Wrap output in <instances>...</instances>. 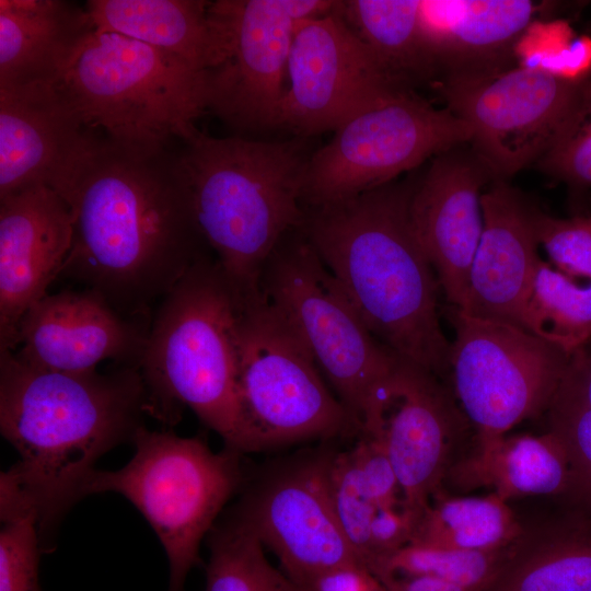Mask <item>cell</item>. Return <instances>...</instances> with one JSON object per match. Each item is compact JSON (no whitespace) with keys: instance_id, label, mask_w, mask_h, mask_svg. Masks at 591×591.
I'll use <instances>...</instances> for the list:
<instances>
[{"instance_id":"cell-1","label":"cell","mask_w":591,"mask_h":591,"mask_svg":"<svg viewBox=\"0 0 591 591\" xmlns=\"http://www.w3.org/2000/svg\"><path fill=\"white\" fill-rule=\"evenodd\" d=\"M72 245L59 277L143 320L206 254L169 153L138 154L99 138L62 197Z\"/></svg>"},{"instance_id":"cell-2","label":"cell","mask_w":591,"mask_h":591,"mask_svg":"<svg viewBox=\"0 0 591 591\" xmlns=\"http://www.w3.org/2000/svg\"><path fill=\"white\" fill-rule=\"evenodd\" d=\"M148 414L138 366L107 373L27 366L0 350V431L19 461L0 478L1 522L33 513L43 551L80 499L96 461L132 441Z\"/></svg>"},{"instance_id":"cell-3","label":"cell","mask_w":591,"mask_h":591,"mask_svg":"<svg viewBox=\"0 0 591 591\" xmlns=\"http://www.w3.org/2000/svg\"><path fill=\"white\" fill-rule=\"evenodd\" d=\"M414 184L304 207L301 230L373 336L444 381L451 341L440 322L441 288L410 219Z\"/></svg>"},{"instance_id":"cell-4","label":"cell","mask_w":591,"mask_h":591,"mask_svg":"<svg viewBox=\"0 0 591 591\" xmlns=\"http://www.w3.org/2000/svg\"><path fill=\"white\" fill-rule=\"evenodd\" d=\"M183 143L172 164L196 228L237 296L256 299L269 257L303 225L312 153L301 139L217 138L199 129Z\"/></svg>"},{"instance_id":"cell-5","label":"cell","mask_w":591,"mask_h":591,"mask_svg":"<svg viewBox=\"0 0 591 591\" xmlns=\"http://www.w3.org/2000/svg\"><path fill=\"white\" fill-rule=\"evenodd\" d=\"M240 299L217 259L202 256L159 303L139 369L149 415L174 424L187 406L225 448L245 453L236 387Z\"/></svg>"},{"instance_id":"cell-6","label":"cell","mask_w":591,"mask_h":591,"mask_svg":"<svg viewBox=\"0 0 591 591\" xmlns=\"http://www.w3.org/2000/svg\"><path fill=\"white\" fill-rule=\"evenodd\" d=\"M85 127L131 152L157 157L198 129L207 111L201 72L120 34L92 30L54 80Z\"/></svg>"},{"instance_id":"cell-7","label":"cell","mask_w":591,"mask_h":591,"mask_svg":"<svg viewBox=\"0 0 591 591\" xmlns=\"http://www.w3.org/2000/svg\"><path fill=\"white\" fill-rule=\"evenodd\" d=\"M135 453L117 471L95 470L84 497L113 491L128 499L158 535L170 564L167 591H183L199 564L200 544L232 496L243 487L241 452H213L199 437L152 431L143 425Z\"/></svg>"},{"instance_id":"cell-8","label":"cell","mask_w":591,"mask_h":591,"mask_svg":"<svg viewBox=\"0 0 591 591\" xmlns=\"http://www.w3.org/2000/svg\"><path fill=\"white\" fill-rule=\"evenodd\" d=\"M236 387L245 453L359 433L310 351L263 293L240 301Z\"/></svg>"},{"instance_id":"cell-9","label":"cell","mask_w":591,"mask_h":591,"mask_svg":"<svg viewBox=\"0 0 591 591\" xmlns=\"http://www.w3.org/2000/svg\"><path fill=\"white\" fill-rule=\"evenodd\" d=\"M260 290L310 351L360 431L399 355L373 336L301 229L269 257Z\"/></svg>"},{"instance_id":"cell-10","label":"cell","mask_w":591,"mask_h":591,"mask_svg":"<svg viewBox=\"0 0 591 591\" xmlns=\"http://www.w3.org/2000/svg\"><path fill=\"white\" fill-rule=\"evenodd\" d=\"M334 7V0L209 1L207 111L239 131L276 128L294 31Z\"/></svg>"},{"instance_id":"cell-11","label":"cell","mask_w":591,"mask_h":591,"mask_svg":"<svg viewBox=\"0 0 591 591\" xmlns=\"http://www.w3.org/2000/svg\"><path fill=\"white\" fill-rule=\"evenodd\" d=\"M439 89L497 179L537 162L591 120V72L572 79L522 65L488 78L442 81Z\"/></svg>"},{"instance_id":"cell-12","label":"cell","mask_w":591,"mask_h":591,"mask_svg":"<svg viewBox=\"0 0 591 591\" xmlns=\"http://www.w3.org/2000/svg\"><path fill=\"white\" fill-rule=\"evenodd\" d=\"M468 125L414 91L359 112L308 162L304 207L350 198L392 183L431 157L471 141Z\"/></svg>"},{"instance_id":"cell-13","label":"cell","mask_w":591,"mask_h":591,"mask_svg":"<svg viewBox=\"0 0 591 591\" xmlns=\"http://www.w3.org/2000/svg\"><path fill=\"white\" fill-rule=\"evenodd\" d=\"M445 312L455 334L448 380L479 445L548 409L568 354L523 328L477 318L452 305Z\"/></svg>"},{"instance_id":"cell-14","label":"cell","mask_w":591,"mask_h":591,"mask_svg":"<svg viewBox=\"0 0 591 591\" xmlns=\"http://www.w3.org/2000/svg\"><path fill=\"white\" fill-rule=\"evenodd\" d=\"M334 451L323 445L273 465L247 486L231 513L304 591L329 571L364 566L332 503L328 466Z\"/></svg>"},{"instance_id":"cell-15","label":"cell","mask_w":591,"mask_h":591,"mask_svg":"<svg viewBox=\"0 0 591 591\" xmlns=\"http://www.w3.org/2000/svg\"><path fill=\"white\" fill-rule=\"evenodd\" d=\"M300 23L277 127L301 137L334 131L359 112L403 91L343 19L339 8Z\"/></svg>"},{"instance_id":"cell-16","label":"cell","mask_w":591,"mask_h":591,"mask_svg":"<svg viewBox=\"0 0 591 591\" xmlns=\"http://www.w3.org/2000/svg\"><path fill=\"white\" fill-rule=\"evenodd\" d=\"M453 396L436 374L398 356L361 422L359 433L383 443L414 524L437 494L455 434L468 422Z\"/></svg>"},{"instance_id":"cell-17","label":"cell","mask_w":591,"mask_h":591,"mask_svg":"<svg viewBox=\"0 0 591 591\" xmlns=\"http://www.w3.org/2000/svg\"><path fill=\"white\" fill-rule=\"evenodd\" d=\"M498 181L470 142L433 157L415 181L410 219L448 305L462 309L483 227L482 189Z\"/></svg>"},{"instance_id":"cell-18","label":"cell","mask_w":591,"mask_h":591,"mask_svg":"<svg viewBox=\"0 0 591 591\" xmlns=\"http://www.w3.org/2000/svg\"><path fill=\"white\" fill-rule=\"evenodd\" d=\"M97 139L54 81L0 88V198L37 185L62 197Z\"/></svg>"},{"instance_id":"cell-19","label":"cell","mask_w":591,"mask_h":591,"mask_svg":"<svg viewBox=\"0 0 591 591\" xmlns=\"http://www.w3.org/2000/svg\"><path fill=\"white\" fill-rule=\"evenodd\" d=\"M149 327L116 311L91 290L47 293L23 315L16 347L21 362L58 371L94 370L104 360L140 364Z\"/></svg>"},{"instance_id":"cell-20","label":"cell","mask_w":591,"mask_h":591,"mask_svg":"<svg viewBox=\"0 0 591 591\" xmlns=\"http://www.w3.org/2000/svg\"><path fill=\"white\" fill-rule=\"evenodd\" d=\"M72 212L37 185L0 198V350H14L25 312L60 276L72 245Z\"/></svg>"},{"instance_id":"cell-21","label":"cell","mask_w":591,"mask_h":591,"mask_svg":"<svg viewBox=\"0 0 591 591\" xmlns=\"http://www.w3.org/2000/svg\"><path fill=\"white\" fill-rule=\"evenodd\" d=\"M534 205L507 181L482 195L484 227L470 270L463 313L523 328L528 293L541 258Z\"/></svg>"},{"instance_id":"cell-22","label":"cell","mask_w":591,"mask_h":591,"mask_svg":"<svg viewBox=\"0 0 591 591\" xmlns=\"http://www.w3.org/2000/svg\"><path fill=\"white\" fill-rule=\"evenodd\" d=\"M547 7L530 0H421V28L438 83L511 69L520 40Z\"/></svg>"},{"instance_id":"cell-23","label":"cell","mask_w":591,"mask_h":591,"mask_svg":"<svg viewBox=\"0 0 591 591\" xmlns=\"http://www.w3.org/2000/svg\"><path fill=\"white\" fill-rule=\"evenodd\" d=\"M92 30L73 2L0 0V88L54 81Z\"/></svg>"},{"instance_id":"cell-24","label":"cell","mask_w":591,"mask_h":591,"mask_svg":"<svg viewBox=\"0 0 591 591\" xmlns=\"http://www.w3.org/2000/svg\"><path fill=\"white\" fill-rule=\"evenodd\" d=\"M208 3L201 0H90L92 27L172 55L201 72L209 44Z\"/></svg>"},{"instance_id":"cell-25","label":"cell","mask_w":591,"mask_h":591,"mask_svg":"<svg viewBox=\"0 0 591 591\" xmlns=\"http://www.w3.org/2000/svg\"><path fill=\"white\" fill-rule=\"evenodd\" d=\"M420 4L421 0H348L339 8L386 74L409 90L438 77L421 28Z\"/></svg>"},{"instance_id":"cell-26","label":"cell","mask_w":591,"mask_h":591,"mask_svg":"<svg viewBox=\"0 0 591 591\" xmlns=\"http://www.w3.org/2000/svg\"><path fill=\"white\" fill-rule=\"evenodd\" d=\"M472 465L477 478L494 486L506 500L556 494L572 484L566 449L552 431L542 436H503L479 445Z\"/></svg>"},{"instance_id":"cell-27","label":"cell","mask_w":591,"mask_h":591,"mask_svg":"<svg viewBox=\"0 0 591 591\" xmlns=\"http://www.w3.org/2000/svg\"><path fill=\"white\" fill-rule=\"evenodd\" d=\"M520 536L521 528L507 500L493 493L430 501L415 522L409 543L490 552L510 547Z\"/></svg>"},{"instance_id":"cell-28","label":"cell","mask_w":591,"mask_h":591,"mask_svg":"<svg viewBox=\"0 0 591 591\" xmlns=\"http://www.w3.org/2000/svg\"><path fill=\"white\" fill-rule=\"evenodd\" d=\"M484 591H591V532L514 543Z\"/></svg>"},{"instance_id":"cell-29","label":"cell","mask_w":591,"mask_h":591,"mask_svg":"<svg viewBox=\"0 0 591 591\" xmlns=\"http://www.w3.org/2000/svg\"><path fill=\"white\" fill-rule=\"evenodd\" d=\"M523 327L570 356L591 337V281L541 259L525 301Z\"/></svg>"},{"instance_id":"cell-30","label":"cell","mask_w":591,"mask_h":591,"mask_svg":"<svg viewBox=\"0 0 591 591\" xmlns=\"http://www.w3.org/2000/svg\"><path fill=\"white\" fill-rule=\"evenodd\" d=\"M204 591H304L266 556L260 541L232 514L208 534Z\"/></svg>"},{"instance_id":"cell-31","label":"cell","mask_w":591,"mask_h":591,"mask_svg":"<svg viewBox=\"0 0 591 591\" xmlns=\"http://www.w3.org/2000/svg\"><path fill=\"white\" fill-rule=\"evenodd\" d=\"M511 546L482 552L409 543L382 560L374 575L382 582L394 576H433L484 591L500 571Z\"/></svg>"},{"instance_id":"cell-32","label":"cell","mask_w":591,"mask_h":591,"mask_svg":"<svg viewBox=\"0 0 591 591\" xmlns=\"http://www.w3.org/2000/svg\"><path fill=\"white\" fill-rule=\"evenodd\" d=\"M328 488L338 523L368 568L371 524L380 507L370 499L361 483L351 448L334 451L328 466Z\"/></svg>"},{"instance_id":"cell-33","label":"cell","mask_w":591,"mask_h":591,"mask_svg":"<svg viewBox=\"0 0 591 591\" xmlns=\"http://www.w3.org/2000/svg\"><path fill=\"white\" fill-rule=\"evenodd\" d=\"M533 219L549 263L570 277L591 281V217L556 218L534 205Z\"/></svg>"},{"instance_id":"cell-34","label":"cell","mask_w":591,"mask_h":591,"mask_svg":"<svg viewBox=\"0 0 591 591\" xmlns=\"http://www.w3.org/2000/svg\"><path fill=\"white\" fill-rule=\"evenodd\" d=\"M40 538L32 513L2 522L0 532V591H42Z\"/></svg>"},{"instance_id":"cell-35","label":"cell","mask_w":591,"mask_h":591,"mask_svg":"<svg viewBox=\"0 0 591 591\" xmlns=\"http://www.w3.org/2000/svg\"><path fill=\"white\" fill-rule=\"evenodd\" d=\"M547 410L551 431L566 449L571 483L591 493V409L555 394Z\"/></svg>"},{"instance_id":"cell-36","label":"cell","mask_w":591,"mask_h":591,"mask_svg":"<svg viewBox=\"0 0 591 591\" xmlns=\"http://www.w3.org/2000/svg\"><path fill=\"white\" fill-rule=\"evenodd\" d=\"M351 448L361 483L378 507L402 506L401 487L381 440L359 433Z\"/></svg>"},{"instance_id":"cell-37","label":"cell","mask_w":591,"mask_h":591,"mask_svg":"<svg viewBox=\"0 0 591 591\" xmlns=\"http://www.w3.org/2000/svg\"><path fill=\"white\" fill-rule=\"evenodd\" d=\"M537 165L571 186H591V120L538 160Z\"/></svg>"},{"instance_id":"cell-38","label":"cell","mask_w":591,"mask_h":591,"mask_svg":"<svg viewBox=\"0 0 591 591\" xmlns=\"http://www.w3.org/2000/svg\"><path fill=\"white\" fill-rule=\"evenodd\" d=\"M555 394L591 409V337L570 355Z\"/></svg>"},{"instance_id":"cell-39","label":"cell","mask_w":591,"mask_h":591,"mask_svg":"<svg viewBox=\"0 0 591 591\" xmlns=\"http://www.w3.org/2000/svg\"><path fill=\"white\" fill-rule=\"evenodd\" d=\"M309 591H387V589L367 567L352 565L321 576Z\"/></svg>"},{"instance_id":"cell-40","label":"cell","mask_w":591,"mask_h":591,"mask_svg":"<svg viewBox=\"0 0 591 591\" xmlns=\"http://www.w3.org/2000/svg\"><path fill=\"white\" fill-rule=\"evenodd\" d=\"M383 583L387 591H473L459 583L426 575L394 576Z\"/></svg>"}]
</instances>
